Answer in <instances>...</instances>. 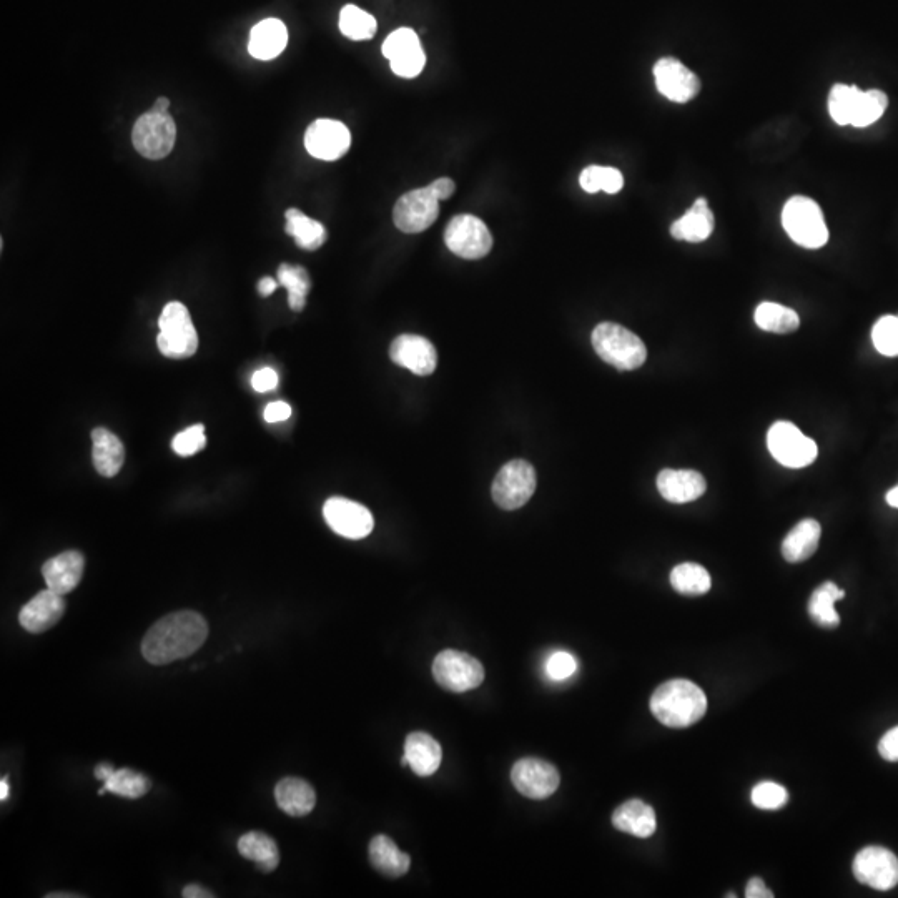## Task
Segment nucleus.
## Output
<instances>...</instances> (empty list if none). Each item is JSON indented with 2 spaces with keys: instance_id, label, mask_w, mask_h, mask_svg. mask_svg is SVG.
I'll return each mask as SVG.
<instances>
[{
  "instance_id": "1",
  "label": "nucleus",
  "mask_w": 898,
  "mask_h": 898,
  "mask_svg": "<svg viewBox=\"0 0 898 898\" xmlns=\"http://www.w3.org/2000/svg\"><path fill=\"white\" fill-rule=\"evenodd\" d=\"M207 637L208 624L200 612H172L150 627L142 642V654L153 666H167L192 656Z\"/></svg>"
},
{
  "instance_id": "2",
  "label": "nucleus",
  "mask_w": 898,
  "mask_h": 898,
  "mask_svg": "<svg viewBox=\"0 0 898 898\" xmlns=\"http://www.w3.org/2000/svg\"><path fill=\"white\" fill-rule=\"evenodd\" d=\"M651 711L664 726L686 729L701 721L706 714L707 697L694 682L672 679L657 687L652 694Z\"/></svg>"
},
{
  "instance_id": "3",
  "label": "nucleus",
  "mask_w": 898,
  "mask_h": 898,
  "mask_svg": "<svg viewBox=\"0 0 898 898\" xmlns=\"http://www.w3.org/2000/svg\"><path fill=\"white\" fill-rule=\"evenodd\" d=\"M591 341L601 360L617 370H637L646 361V345L641 338L617 323L606 321L596 326Z\"/></svg>"
},
{
  "instance_id": "4",
  "label": "nucleus",
  "mask_w": 898,
  "mask_h": 898,
  "mask_svg": "<svg viewBox=\"0 0 898 898\" xmlns=\"http://www.w3.org/2000/svg\"><path fill=\"white\" fill-rule=\"evenodd\" d=\"M782 227L792 242L817 250L829 242V228L819 203L804 195L789 198L782 210Z\"/></svg>"
},
{
  "instance_id": "5",
  "label": "nucleus",
  "mask_w": 898,
  "mask_h": 898,
  "mask_svg": "<svg viewBox=\"0 0 898 898\" xmlns=\"http://www.w3.org/2000/svg\"><path fill=\"white\" fill-rule=\"evenodd\" d=\"M160 333L157 346L160 353L172 360H185L198 350V335L190 311L180 301H170L158 318Z\"/></svg>"
},
{
  "instance_id": "6",
  "label": "nucleus",
  "mask_w": 898,
  "mask_h": 898,
  "mask_svg": "<svg viewBox=\"0 0 898 898\" xmlns=\"http://www.w3.org/2000/svg\"><path fill=\"white\" fill-rule=\"evenodd\" d=\"M767 446L777 463L785 468L800 469L814 463L819 448L789 421H777L767 433Z\"/></svg>"
},
{
  "instance_id": "7",
  "label": "nucleus",
  "mask_w": 898,
  "mask_h": 898,
  "mask_svg": "<svg viewBox=\"0 0 898 898\" xmlns=\"http://www.w3.org/2000/svg\"><path fill=\"white\" fill-rule=\"evenodd\" d=\"M536 471L533 464L523 459H514L499 469L493 481L494 503L506 511L519 509L528 503L536 491Z\"/></svg>"
},
{
  "instance_id": "8",
  "label": "nucleus",
  "mask_w": 898,
  "mask_h": 898,
  "mask_svg": "<svg viewBox=\"0 0 898 898\" xmlns=\"http://www.w3.org/2000/svg\"><path fill=\"white\" fill-rule=\"evenodd\" d=\"M177 140V125L168 112L152 109L134 125L132 142L137 152L149 160H160L172 152Z\"/></svg>"
},
{
  "instance_id": "9",
  "label": "nucleus",
  "mask_w": 898,
  "mask_h": 898,
  "mask_svg": "<svg viewBox=\"0 0 898 898\" xmlns=\"http://www.w3.org/2000/svg\"><path fill=\"white\" fill-rule=\"evenodd\" d=\"M433 676L446 691L468 692L483 684L484 667L466 652L446 649L433 662Z\"/></svg>"
},
{
  "instance_id": "10",
  "label": "nucleus",
  "mask_w": 898,
  "mask_h": 898,
  "mask_svg": "<svg viewBox=\"0 0 898 898\" xmlns=\"http://www.w3.org/2000/svg\"><path fill=\"white\" fill-rule=\"evenodd\" d=\"M445 243L454 255L464 260H479L491 252L493 237L481 218L464 213L448 223Z\"/></svg>"
},
{
  "instance_id": "11",
  "label": "nucleus",
  "mask_w": 898,
  "mask_h": 898,
  "mask_svg": "<svg viewBox=\"0 0 898 898\" xmlns=\"http://www.w3.org/2000/svg\"><path fill=\"white\" fill-rule=\"evenodd\" d=\"M440 215V200L428 187L416 188L401 195L393 208L396 227L405 233H421L430 228Z\"/></svg>"
},
{
  "instance_id": "12",
  "label": "nucleus",
  "mask_w": 898,
  "mask_h": 898,
  "mask_svg": "<svg viewBox=\"0 0 898 898\" xmlns=\"http://www.w3.org/2000/svg\"><path fill=\"white\" fill-rule=\"evenodd\" d=\"M323 516L328 526L338 536L346 539H363L375 528L370 509L346 498H330L323 506Z\"/></svg>"
},
{
  "instance_id": "13",
  "label": "nucleus",
  "mask_w": 898,
  "mask_h": 898,
  "mask_svg": "<svg viewBox=\"0 0 898 898\" xmlns=\"http://www.w3.org/2000/svg\"><path fill=\"white\" fill-rule=\"evenodd\" d=\"M855 879L872 889H894L898 884V859L894 852L884 847H865L854 860Z\"/></svg>"
},
{
  "instance_id": "14",
  "label": "nucleus",
  "mask_w": 898,
  "mask_h": 898,
  "mask_svg": "<svg viewBox=\"0 0 898 898\" xmlns=\"http://www.w3.org/2000/svg\"><path fill=\"white\" fill-rule=\"evenodd\" d=\"M511 780L519 794L528 799L541 800L548 799L558 790L561 777L553 764H549L546 760L526 757L513 765Z\"/></svg>"
},
{
  "instance_id": "15",
  "label": "nucleus",
  "mask_w": 898,
  "mask_h": 898,
  "mask_svg": "<svg viewBox=\"0 0 898 898\" xmlns=\"http://www.w3.org/2000/svg\"><path fill=\"white\" fill-rule=\"evenodd\" d=\"M654 80L659 94L674 104H687L701 92V80L681 60L659 59L654 65Z\"/></svg>"
},
{
  "instance_id": "16",
  "label": "nucleus",
  "mask_w": 898,
  "mask_h": 898,
  "mask_svg": "<svg viewBox=\"0 0 898 898\" xmlns=\"http://www.w3.org/2000/svg\"><path fill=\"white\" fill-rule=\"evenodd\" d=\"M350 145V130L338 120L318 119L306 130L305 147L311 157L333 162L343 157Z\"/></svg>"
},
{
  "instance_id": "17",
  "label": "nucleus",
  "mask_w": 898,
  "mask_h": 898,
  "mask_svg": "<svg viewBox=\"0 0 898 898\" xmlns=\"http://www.w3.org/2000/svg\"><path fill=\"white\" fill-rule=\"evenodd\" d=\"M391 360L415 375H431L438 365L435 346L425 336L401 335L391 343Z\"/></svg>"
},
{
  "instance_id": "18",
  "label": "nucleus",
  "mask_w": 898,
  "mask_h": 898,
  "mask_svg": "<svg viewBox=\"0 0 898 898\" xmlns=\"http://www.w3.org/2000/svg\"><path fill=\"white\" fill-rule=\"evenodd\" d=\"M64 612V596L47 588L45 591H40L20 609V626L32 634H40V632L52 629L62 619Z\"/></svg>"
},
{
  "instance_id": "19",
  "label": "nucleus",
  "mask_w": 898,
  "mask_h": 898,
  "mask_svg": "<svg viewBox=\"0 0 898 898\" xmlns=\"http://www.w3.org/2000/svg\"><path fill=\"white\" fill-rule=\"evenodd\" d=\"M657 489L669 503L684 504L701 498L707 483L701 473L692 469H664L657 476Z\"/></svg>"
},
{
  "instance_id": "20",
  "label": "nucleus",
  "mask_w": 898,
  "mask_h": 898,
  "mask_svg": "<svg viewBox=\"0 0 898 898\" xmlns=\"http://www.w3.org/2000/svg\"><path fill=\"white\" fill-rule=\"evenodd\" d=\"M84 569V554L79 551H65V553L49 559L42 566V574H44L47 588L65 596L79 586L82 576H84Z\"/></svg>"
},
{
  "instance_id": "21",
  "label": "nucleus",
  "mask_w": 898,
  "mask_h": 898,
  "mask_svg": "<svg viewBox=\"0 0 898 898\" xmlns=\"http://www.w3.org/2000/svg\"><path fill=\"white\" fill-rule=\"evenodd\" d=\"M443 750L440 742L426 732H413L406 737L405 755L401 764L410 765L411 770L420 777H430L440 769Z\"/></svg>"
},
{
  "instance_id": "22",
  "label": "nucleus",
  "mask_w": 898,
  "mask_h": 898,
  "mask_svg": "<svg viewBox=\"0 0 898 898\" xmlns=\"http://www.w3.org/2000/svg\"><path fill=\"white\" fill-rule=\"evenodd\" d=\"M716 227V218L709 208L707 198H697L692 207L679 220L672 223L671 235L676 240L689 243L706 242Z\"/></svg>"
},
{
  "instance_id": "23",
  "label": "nucleus",
  "mask_w": 898,
  "mask_h": 898,
  "mask_svg": "<svg viewBox=\"0 0 898 898\" xmlns=\"http://www.w3.org/2000/svg\"><path fill=\"white\" fill-rule=\"evenodd\" d=\"M612 825L637 839H649L657 829L656 812L642 800H627L612 814Z\"/></svg>"
},
{
  "instance_id": "24",
  "label": "nucleus",
  "mask_w": 898,
  "mask_h": 898,
  "mask_svg": "<svg viewBox=\"0 0 898 898\" xmlns=\"http://www.w3.org/2000/svg\"><path fill=\"white\" fill-rule=\"evenodd\" d=\"M287 44V25L280 19H265L253 27L248 52L258 60H273L282 54Z\"/></svg>"
},
{
  "instance_id": "25",
  "label": "nucleus",
  "mask_w": 898,
  "mask_h": 898,
  "mask_svg": "<svg viewBox=\"0 0 898 898\" xmlns=\"http://www.w3.org/2000/svg\"><path fill=\"white\" fill-rule=\"evenodd\" d=\"M92 458L97 473L104 478H114L124 466L125 448L119 436L105 428L92 431Z\"/></svg>"
},
{
  "instance_id": "26",
  "label": "nucleus",
  "mask_w": 898,
  "mask_h": 898,
  "mask_svg": "<svg viewBox=\"0 0 898 898\" xmlns=\"http://www.w3.org/2000/svg\"><path fill=\"white\" fill-rule=\"evenodd\" d=\"M275 799L280 809L292 817H305L315 809L316 792L313 785L298 777L280 780L275 787Z\"/></svg>"
},
{
  "instance_id": "27",
  "label": "nucleus",
  "mask_w": 898,
  "mask_h": 898,
  "mask_svg": "<svg viewBox=\"0 0 898 898\" xmlns=\"http://www.w3.org/2000/svg\"><path fill=\"white\" fill-rule=\"evenodd\" d=\"M820 528L819 521L804 519L795 526L782 543V556L789 563H802L805 559L812 558L819 548Z\"/></svg>"
},
{
  "instance_id": "28",
  "label": "nucleus",
  "mask_w": 898,
  "mask_h": 898,
  "mask_svg": "<svg viewBox=\"0 0 898 898\" xmlns=\"http://www.w3.org/2000/svg\"><path fill=\"white\" fill-rule=\"evenodd\" d=\"M370 860L380 874L391 879L403 877L410 870V855L398 849V845L386 835H376L371 840Z\"/></svg>"
},
{
  "instance_id": "29",
  "label": "nucleus",
  "mask_w": 898,
  "mask_h": 898,
  "mask_svg": "<svg viewBox=\"0 0 898 898\" xmlns=\"http://www.w3.org/2000/svg\"><path fill=\"white\" fill-rule=\"evenodd\" d=\"M238 852L242 857L257 865V869L263 874H270L273 870H277L278 864H280L277 842L270 835L257 832V830L240 837Z\"/></svg>"
},
{
  "instance_id": "30",
  "label": "nucleus",
  "mask_w": 898,
  "mask_h": 898,
  "mask_svg": "<svg viewBox=\"0 0 898 898\" xmlns=\"http://www.w3.org/2000/svg\"><path fill=\"white\" fill-rule=\"evenodd\" d=\"M285 218H287L285 230H287L288 235H292L295 238V243L303 250L313 252V250H318L326 242V238H328L326 228L320 222H316L313 218L305 215L298 208H288L287 212H285Z\"/></svg>"
},
{
  "instance_id": "31",
  "label": "nucleus",
  "mask_w": 898,
  "mask_h": 898,
  "mask_svg": "<svg viewBox=\"0 0 898 898\" xmlns=\"http://www.w3.org/2000/svg\"><path fill=\"white\" fill-rule=\"evenodd\" d=\"M755 325L760 330L769 331V333H794L799 330L800 318L797 311L792 310L789 306L779 305L774 301H764L755 308L754 313Z\"/></svg>"
},
{
  "instance_id": "32",
  "label": "nucleus",
  "mask_w": 898,
  "mask_h": 898,
  "mask_svg": "<svg viewBox=\"0 0 898 898\" xmlns=\"http://www.w3.org/2000/svg\"><path fill=\"white\" fill-rule=\"evenodd\" d=\"M845 598L844 589L837 584L824 583L815 589L810 596L809 614L820 627H837L840 624L839 612L835 611V602Z\"/></svg>"
},
{
  "instance_id": "33",
  "label": "nucleus",
  "mask_w": 898,
  "mask_h": 898,
  "mask_svg": "<svg viewBox=\"0 0 898 898\" xmlns=\"http://www.w3.org/2000/svg\"><path fill=\"white\" fill-rule=\"evenodd\" d=\"M672 588L684 596H702L711 591V574L701 564L684 563L672 569Z\"/></svg>"
},
{
  "instance_id": "34",
  "label": "nucleus",
  "mask_w": 898,
  "mask_h": 898,
  "mask_svg": "<svg viewBox=\"0 0 898 898\" xmlns=\"http://www.w3.org/2000/svg\"><path fill=\"white\" fill-rule=\"evenodd\" d=\"M278 283L288 290V305L293 311H301L306 306V295L311 290L310 275L303 267L282 263L278 268Z\"/></svg>"
},
{
  "instance_id": "35",
  "label": "nucleus",
  "mask_w": 898,
  "mask_h": 898,
  "mask_svg": "<svg viewBox=\"0 0 898 898\" xmlns=\"http://www.w3.org/2000/svg\"><path fill=\"white\" fill-rule=\"evenodd\" d=\"M579 185L584 192H606L609 195H616L624 187V177L617 168L589 165L579 175Z\"/></svg>"
},
{
  "instance_id": "36",
  "label": "nucleus",
  "mask_w": 898,
  "mask_h": 898,
  "mask_svg": "<svg viewBox=\"0 0 898 898\" xmlns=\"http://www.w3.org/2000/svg\"><path fill=\"white\" fill-rule=\"evenodd\" d=\"M862 90L855 85L835 84L829 94V114L835 124H852Z\"/></svg>"
},
{
  "instance_id": "37",
  "label": "nucleus",
  "mask_w": 898,
  "mask_h": 898,
  "mask_svg": "<svg viewBox=\"0 0 898 898\" xmlns=\"http://www.w3.org/2000/svg\"><path fill=\"white\" fill-rule=\"evenodd\" d=\"M105 789L124 799H140L152 787L149 777L132 769H115L114 774L104 782Z\"/></svg>"
},
{
  "instance_id": "38",
  "label": "nucleus",
  "mask_w": 898,
  "mask_h": 898,
  "mask_svg": "<svg viewBox=\"0 0 898 898\" xmlns=\"http://www.w3.org/2000/svg\"><path fill=\"white\" fill-rule=\"evenodd\" d=\"M338 24H340L341 34L351 40L373 39L376 34V27H378L373 15L353 4L345 5L341 9L340 22Z\"/></svg>"
},
{
  "instance_id": "39",
  "label": "nucleus",
  "mask_w": 898,
  "mask_h": 898,
  "mask_svg": "<svg viewBox=\"0 0 898 898\" xmlns=\"http://www.w3.org/2000/svg\"><path fill=\"white\" fill-rule=\"evenodd\" d=\"M889 105V97L882 90H867L860 95L859 104L855 109L854 119H852V127L855 129H865L875 124L877 120L882 119L885 110Z\"/></svg>"
},
{
  "instance_id": "40",
  "label": "nucleus",
  "mask_w": 898,
  "mask_h": 898,
  "mask_svg": "<svg viewBox=\"0 0 898 898\" xmlns=\"http://www.w3.org/2000/svg\"><path fill=\"white\" fill-rule=\"evenodd\" d=\"M872 341L880 355L895 358L898 356V318L885 315L880 318L872 330Z\"/></svg>"
},
{
  "instance_id": "41",
  "label": "nucleus",
  "mask_w": 898,
  "mask_h": 898,
  "mask_svg": "<svg viewBox=\"0 0 898 898\" xmlns=\"http://www.w3.org/2000/svg\"><path fill=\"white\" fill-rule=\"evenodd\" d=\"M752 804L757 809L779 810L787 804L789 794L782 785L775 782H760L752 789Z\"/></svg>"
},
{
  "instance_id": "42",
  "label": "nucleus",
  "mask_w": 898,
  "mask_h": 898,
  "mask_svg": "<svg viewBox=\"0 0 898 898\" xmlns=\"http://www.w3.org/2000/svg\"><path fill=\"white\" fill-rule=\"evenodd\" d=\"M416 47H421L420 37H418L415 30L403 27V29L391 32L386 37L385 44H383V55H385L386 59L393 60L396 57H400V55L406 54V52H410V50L416 49Z\"/></svg>"
},
{
  "instance_id": "43",
  "label": "nucleus",
  "mask_w": 898,
  "mask_h": 898,
  "mask_svg": "<svg viewBox=\"0 0 898 898\" xmlns=\"http://www.w3.org/2000/svg\"><path fill=\"white\" fill-rule=\"evenodd\" d=\"M207 446V436L203 425H193L178 433L172 441V448L178 456H193Z\"/></svg>"
},
{
  "instance_id": "44",
  "label": "nucleus",
  "mask_w": 898,
  "mask_h": 898,
  "mask_svg": "<svg viewBox=\"0 0 898 898\" xmlns=\"http://www.w3.org/2000/svg\"><path fill=\"white\" fill-rule=\"evenodd\" d=\"M425 64L426 55L423 47H416V49L390 60L391 70L398 77H403V79H415V77H418L425 69Z\"/></svg>"
},
{
  "instance_id": "45",
  "label": "nucleus",
  "mask_w": 898,
  "mask_h": 898,
  "mask_svg": "<svg viewBox=\"0 0 898 898\" xmlns=\"http://www.w3.org/2000/svg\"><path fill=\"white\" fill-rule=\"evenodd\" d=\"M578 671V661L566 651L553 652L546 662V674L553 681H566Z\"/></svg>"
},
{
  "instance_id": "46",
  "label": "nucleus",
  "mask_w": 898,
  "mask_h": 898,
  "mask_svg": "<svg viewBox=\"0 0 898 898\" xmlns=\"http://www.w3.org/2000/svg\"><path fill=\"white\" fill-rule=\"evenodd\" d=\"M252 386L253 390L258 393L275 390L278 386L277 371L273 368H262V370L255 371L252 376Z\"/></svg>"
},
{
  "instance_id": "47",
  "label": "nucleus",
  "mask_w": 898,
  "mask_h": 898,
  "mask_svg": "<svg viewBox=\"0 0 898 898\" xmlns=\"http://www.w3.org/2000/svg\"><path fill=\"white\" fill-rule=\"evenodd\" d=\"M879 752L885 760L898 762V726L890 729L879 742Z\"/></svg>"
},
{
  "instance_id": "48",
  "label": "nucleus",
  "mask_w": 898,
  "mask_h": 898,
  "mask_svg": "<svg viewBox=\"0 0 898 898\" xmlns=\"http://www.w3.org/2000/svg\"><path fill=\"white\" fill-rule=\"evenodd\" d=\"M290 416H292V406L285 401L270 403L263 411V418L267 423H282V421H287Z\"/></svg>"
},
{
  "instance_id": "49",
  "label": "nucleus",
  "mask_w": 898,
  "mask_h": 898,
  "mask_svg": "<svg viewBox=\"0 0 898 898\" xmlns=\"http://www.w3.org/2000/svg\"><path fill=\"white\" fill-rule=\"evenodd\" d=\"M430 187L440 202L441 200H448V198L453 197L454 190H456V185H454L453 180L446 177L438 178L435 182L430 183Z\"/></svg>"
},
{
  "instance_id": "50",
  "label": "nucleus",
  "mask_w": 898,
  "mask_h": 898,
  "mask_svg": "<svg viewBox=\"0 0 898 898\" xmlns=\"http://www.w3.org/2000/svg\"><path fill=\"white\" fill-rule=\"evenodd\" d=\"M746 897L772 898L774 897V894H772V892H770V890L765 887L764 880L759 879V877H754V879H750L749 884H747Z\"/></svg>"
},
{
  "instance_id": "51",
  "label": "nucleus",
  "mask_w": 898,
  "mask_h": 898,
  "mask_svg": "<svg viewBox=\"0 0 898 898\" xmlns=\"http://www.w3.org/2000/svg\"><path fill=\"white\" fill-rule=\"evenodd\" d=\"M183 897L185 898H213L215 894H212L210 890L205 889L202 885L190 884L183 889L182 892Z\"/></svg>"
},
{
  "instance_id": "52",
  "label": "nucleus",
  "mask_w": 898,
  "mask_h": 898,
  "mask_svg": "<svg viewBox=\"0 0 898 898\" xmlns=\"http://www.w3.org/2000/svg\"><path fill=\"white\" fill-rule=\"evenodd\" d=\"M278 283L273 280L272 277H265L258 282V293L262 295V297H270L275 290H277Z\"/></svg>"
},
{
  "instance_id": "53",
  "label": "nucleus",
  "mask_w": 898,
  "mask_h": 898,
  "mask_svg": "<svg viewBox=\"0 0 898 898\" xmlns=\"http://www.w3.org/2000/svg\"><path fill=\"white\" fill-rule=\"evenodd\" d=\"M114 772V765L107 764V762H102V764H99L97 765V767H95V777H97V779L99 780H102V782H105V780L109 779L110 775L114 774Z\"/></svg>"
},
{
  "instance_id": "54",
  "label": "nucleus",
  "mask_w": 898,
  "mask_h": 898,
  "mask_svg": "<svg viewBox=\"0 0 898 898\" xmlns=\"http://www.w3.org/2000/svg\"><path fill=\"white\" fill-rule=\"evenodd\" d=\"M885 499H887V503H889V506L898 509V486L890 489L889 493H887V496H885Z\"/></svg>"
},
{
  "instance_id": "55",
  "label": "nucleus",
  "mask_w": 898,
  "mask_h": 898,
  "mask_svg": "<svg viewBox=\"0 0 898 898\" xmlns=\"http://www.w3.org/2000/svg\"><path fill=\"white\" fill-rule=\"evenodd\" d=\"M168 107H170V100L167 97H160L153 105L152 109L158 110V112H168Z\"/></svg>"
},
{
  "instance_id": "56",
  "label": "nucleus",
  "mask_w": 898,
  "mask_h": 898,
  "mask_svg": "<svg viewBox=\"0 0 898 898\" xmlns=\"http://www.w3.org/2000/svg\"><path fill=\"white\" fill-rule=\"evenodd\" d=\"M7 799H9V780H7V777H4L2 782H0V800L4 802Z\"/></svg>"
},
{
  "instance_id": "57",
  "label": "nucleus",
  "mask_w": 898,
  "mask_h": 898,
  "mask_svg": "<svg viewBox=\"0 0 898 898\" xmlns=\"http://www.w3.org/2000/svg\"><path fill=\"white\" fill-rule=\"evenodd\" d=\"M79 897H82V895H77V894H60V892H59V894H49V895H47V898H79Z\"/></svg>"
},
{
  "instance_id": "58",
  "label": "nucleus",
  "mask_w": 898,
  "mask_h": 898,
  "mask_svg": "<svg viewBox=\"0 0 898 898\" xmlns=\"http://www.w3.org/2000/svg\"><path fill=\"white\" fill-rule=\"evenodd\" d=\"M897 318H898V315H897Z\"/></svg>"
}]
</instances>
